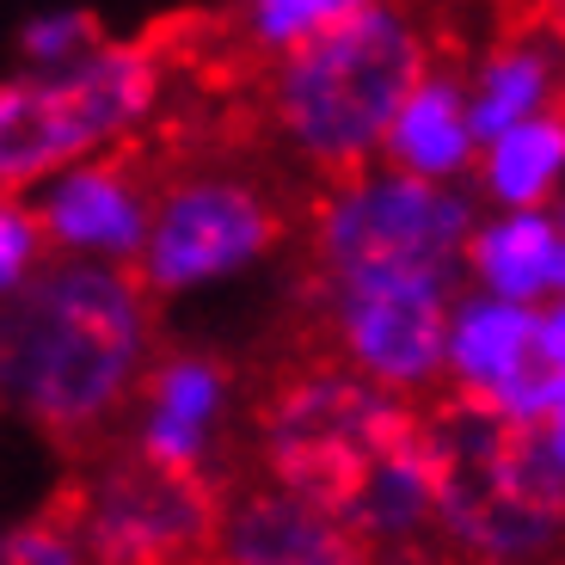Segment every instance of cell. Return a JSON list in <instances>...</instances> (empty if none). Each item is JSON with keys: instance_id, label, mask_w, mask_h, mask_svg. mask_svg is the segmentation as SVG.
Returning <instances> with one entry per match:
<instances>
[{"instance_id": "6da1fadb", "label": "cell", "mask_w": 565, "mask_h": 565, "mask_svg": "<svg viewBox=\"0 0 565 565\" xmlns=\"http://www.w3.org/2000/svg\"><path fill=\"white\" fill-rule=\"evenodd\" d=\"M258 461L270 486L332 510L369 547H394L437 523L430 418L351 369L282 382L258 412Z\"/></svg>"}, {"instance_id": "7a4b0ae2", "label": "cell", "mask_w": 565, "mask_h": 565, "mask_svg": "<svg viewBox=\"0 0 565 565\" xmlns=\"http://www.w3.org/2000/svg\"><path fill=\"white\" fill-rule=\"evenodd\" d=\"M154 363V296L136 270L56 258L13 308H0V399L38 430H105Z\"/></svg>"}, {"instance_id": "3957f363", "label": "cell", "mask_w": 565, "mask_h": 565, "mask_svg": "<svg viewBox=\"0 0 565 565\" xmlns=\"http://www.w3.org/2000/svg\"><path fill=\"white\" fill-rule=\"evenodd\" d=\"M430 68L437 62L418 19L382 0H351L339 25L270 68V124L313 172L351 179L382 167L387 129Z\"/></svg>"}, {"instance_id": "277c9868", "label": "cell", "mask_w": 565, "mask_h": 565, "mask_svg": "<svg viewBox=\"0 0 565 565\" xmlns=\"http://www.w3.org/2000/svg\"><path fill=\"white\" fill-rule=\"evenodd\" d=\"M486 222L473 184H424L394 167L332 179L313 203V265L326 296L344 289H424L461 296L467 246Z\"/></svg>"}, {"instance_id": "5b68a950", "label": "cell", "mask_w": 565, "mask_h": 565, "mask_svg": "<svg viewBox=\"0 0 565 565\" xmlns=\"http://www.w3.org/2000/svg\"><path fill=\"white\" fill-rule=\"evenodd\" d=\"M154 43L105 38L68 74H7L0 81V191L38 198L56 172L81 160H105L129 141L160 105Z\"/></svg>"}, {"instance_id": "8992f818", "label": "cell", "mask_w": 565, "mask_h": 565, "mask_svg": "<svg viewBox=\"0 0 565 565\" xmlns=\"http://www.w3.org/2000/svg\"><path fill=\"white\" fill-rule=\"evenodd\" d=\"M437 529L480 565H535L565 535V480L535 430H510L473 406L430 418Z\"/></svg>"}, {"instance_id": "52a82bcc", "label": "cell", "mask_w": 565, "mask_h": 565, "mask_svg": "<svg viewBox=\"0 0 565 565\" xmlns=\"http://www.w3.org/2000/svg\"><path fill=\"white\" fill-rule=\"evenodd\" d=\"M282 234V210L258 179L184 172L154 191V227L136 277L148 296H203L265 265Z\"/></svg>"}, {"instance_id": "ba28073f", "label": "cell", "mask_w": 565, "mask_h": 565, "mask_svg": "<svg viewBox=\"0 0 565 565\" xmlns=\"http://www.w3.org/2000/svg\"><path fill=\"white\" fill-rule=\"evenodd\" d=\"M215 510L203 480H179L148 461L105 467L81 498V547L93 565H203L215 553Z\"/></svg>"}, {"instance_id": "9c48e42d", "label": "cell", "mask_w": 565, "mask_h": 565, "mask_svg": "<svg viewBox=\"0 0 565 565\" xmlns=\"http://www.w3.org/2000/svg\"><path fill=\"white\" fill-rule=\"evenodd\" d=\"M449 387L510 430H541L559 412V375L541 363V308L461 289L449 308Z\"/></svg>"}, {"instance_id": "30bf717a", "label": "cell", "mask_w": 565, "mask_h": 565, "mask_svg": "<svg viewBox=\"0 0 565 565\" xmlns=\"http://www.w3.org/2000/svg\"><path fill=\"white\" fill-rule=\"evenodd\" d=\"M449 308L455 296L424 289H344L326 296L339 363L394 399H418L449 382Z\"/></svg>"}, {"instance_id": "8fae6325", "label": "cell", "mask_w": 565, "mask_h": 565, "mask_svg": "<svg viewBox=\"0 0 565 565\" xmlns=\"http://www.w3.org/2000/svg\"><path fill=\"white\" fill-rule=\"evenodd\" d=\"M43 222L50 258L62 265H105V270H136L148 253V227H154V191L141 184L129 160H81L56 172L31 198Z\"/></svg>"}, {"instance_id": "7c38bea8", "label": "cell", "mask_w": 565, "mask_h": 565, "mask_svg": "<svg viewBox=\"0 0 565 565\" xmlns=\"http://www.w3.org/2000/svg\"><path fill=\"white\" fill-rule=\"evenodd\" d=\"M234 412V375L210 351H167L136 394V461L203 480Z\"/></svg>"}, {"instance_id": "4fadbf2b", "label": "cell", "mask_w": 565, "mask_h": 565, "mask_svg": "<svg viewBox=\"0 0 565 565\" xmlns=\"http://www.w3.org/2000/svg\"><path fill=\"white\" fill-rule=\"evenodd\" d=\"M210 565H375V547L332 510L265 480L222 504Z\"/></svg>"}, {"instance_id": "5bb4252c", "label": "cell", "mask_w": 565, "mask_h": 565, "mask_svg": "<svg viewBox=\"0 0 565 565\" xmlns=\"http://www.w3.org/2000/svg\"><path fill=\"white\" fill-rule=\"evenodd\" d=\"M467 111L480 129V148L510 129L535 124V117L565 111V31L559 19L541 31L492 43L473 68H467Z\"/></svg>"}, {"instance_id": "9a60e30c", "label": "cell", "mask_w": 565, "mask_h": 565, "mask_svg": "<svg viewBox=\"0 0 565 565\" xmlns=\"http://www.w3.org/2000/svg\"><path fill=\"white\" fill-rule=\"evenodd\" d=\"M382 167L424 184H467L480 172V129L467 111V74L430 68L387 129Z\"/></svg>"}, {"instance_id": "2e32d148", "label": "cell", "mask_w": 565, "mask_h": 565, "mask_svg": "<svg viewBox=\"0 0 565 565\" xmlns=\"http://www.w3.org/2000/svg\"><path fill=\"white\" fill-rule=\"evenodd\" d=\"M467 289H486L516 308H547L565 296V227L553 210L486 215L467 246Z\"/></svg>"}, {"instance_id": "e0dca14e", "label": "cell", "mask_w": 565, "mask_h": 565, "mask_svg": "<svg viewBox=\"0 0 565 565\" xmlns=\"http://www.w3.org/2000/svg\"><path fill=\"white\" fill-rule=\"evenodd\" d=\"M473 198L486 215H516V210H553L565 198V111L535 117L510 136L480 148Z\"/></svg>"}, {"instance_id": "ac0fdd59", "label": "cell", "mask_w": 565, "mask_h": 565, "mask_svg": "<svg viewBox=\"0 0 565 565\" xmlns=\"http://www.w3.org/2000/svg\"><path fill=\"white\" fill-rule=\"evenodd\" d=\"M99 43H105V25H99V13H86V7H43V13L19 19V31H13L19 74H68V68H81Z\"/></svg>"}, {"instance_id": "d6986e66", "label": "cell", "mask_w": 565, "mask_h": 565, "mask_svg": "<svg viewBox=\"0 0 565 565\" xmlns=\"http://www.w3.org/2000/svg\"><path fill=\"white\" fill-rule=\"evenodd\" d=\"M351 13V0H253L241 13L246 38L265 50V56H296V50H308L313 38H320L326 25H339V19Z\"/></svg>"}, {"instance_id": "ffe728a7", "label": "cell", "mask_w": 565, "mask_h": 565, "mask_svg": "<svg viewBox=\"0 0 565 565\" xmlns=\"http://www.w3.org/2000/svg\"><path fill=\"white\" fill-rule=\"evenodd\" d=\"M50 265L56 258H50V241H43V222L31 210V198H7L0 191V308H13Z\"/></svg>"}, {"instance_id": "44dd1931", "label": "cell", "mask_w": 565, "mask_h": 565, "mask_svg": "<svg viewBox=\"0 0 565 565\" xmlns=\"http://www.w3.org/2000/svg\"><path fill=\"white\" fill-rule=\"evenodd\" d=\"M0 565H93L81 547V529L62 516H19L0 523Z\"/></svg>"}, {"instance_id": "7402d4cb", "label": "cell", "mask_w": 565, "mask_h": 565, "mask_svg": "<svg viewBox=\"0 0 565 565\" xmlns=\"http://www.w3.org/2000/svg\"><path fill=\"white\" fill-rule=\"evenodd\" d=\"M541 363L553 375H565V296L541 308Z\"/></svg>"}, {"instance_id": "603a6c76", "label": "cell", "mask_w": 565, "mask_h": 565, "mask_svg": "<svg viewBox=\"0 0 565 565\" xmlns=\"http://www.w3.org/2000/svg\"><path fill=\"white\" fill-rule=\"evenodd\" d=\"M535 437H541V455H547V467H553V473H559V480H565V406L553 412L547 424H541Z\"/></svg>"}, {"instance_id": "cb8c5ba5", "label": "cell", "mask_w": 565, "mask_h": 565, "mask_svg": "<svg viewBox=\"0 0 565 565\" xmlns=\"http://www.w3.org/2000/svg\"><path fill=\"white\" fill-rule=\"evenodd\" d=\"M553 222H559V227H565V198H559V203H553Z\"/></svg>"}, {"instance_id": "d4e9b609", "label": "cell", "mask_w": 565, "mask_h": 565, "mask_svg": "<svg viewBox=\"0 0 565 565\" xmlns=\"http://www.w3.org/2000/svg\"><path fill=\"white\" fill-rule=\"evenodd\" d=\"M559 406H565V375H559Z\"/></svg>"}, {"instance_id": "484cf974", "label": "cell", "mask_w": 565, "mask_h": 565, "mask_svg": "<svg viewBox=\"0 0 565 565\" xmlns=\"http://www.w3.org/2000/svg\"><path fill=\"white\" fill-rule=\"evenodd\" d=\"M559 31H565V13H559Z\"/></svg>"}]
</instances>
